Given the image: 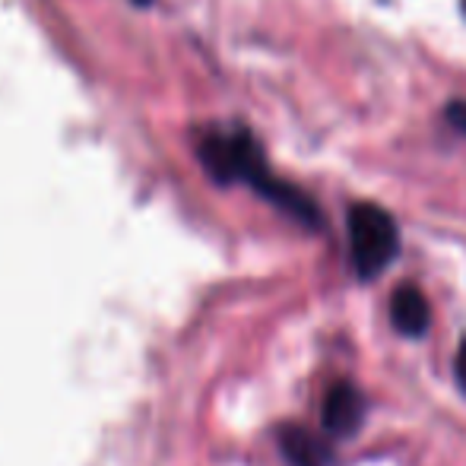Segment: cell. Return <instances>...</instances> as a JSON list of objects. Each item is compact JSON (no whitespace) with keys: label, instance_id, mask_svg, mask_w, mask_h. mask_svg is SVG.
Returning a JSON list of instances; mask_svg holds the SVG:
<instances>
[{"label":"cell","instance_id":"6da1fadb","mask_svg":"<svg viewBox=\"0 0 466 466\" xmlns=\"http://www.w3.org/2000/svg\"><path fill=\"white\" fill-rule=\"evenodd\" d=\"M197 153H200L203 166H207V172L216 181H222V185H235V181L248 185L270 203H277L282 213L299 219L301 226H324V213L318 209V203L301 187L289 185V181L273 175L270 162L264 156V147H260L258 137L245 124H213V127H203L200 140H197Z\"/></svg>","mask_w":466,"mask_h":466},{"label":"cell","instance_id":"7a4b0ae2","mask_svg":"<svg viewBox=\"0 0 466 466\" xmlns=\"http://www.w3.org/2000/svg\"><path fill=\"white\" fill-rule=\"evenodd\" d=\"M346 232H350V258L359 279H378L397 260L400 226L380 203H352L346 213Z\"/></svg>","mask_w":466,"mask_h":466},{"label":"cell","instance_id":"3957f363","mask_svg":"<svg viewBox=\"0 0 466 466\" xmlns=\"http://www.w3.org/2000/svg\"><path fill=\"white\" fill-rule=\"evenodd\" d=\"M320 422L330 438H352L365 422V397L352 380H337V384L327 390L324 410H320Z\"/></svg>","mask_w":466,"mask_h":466},{"label":"cell","instance_id":"277c9868","mask_svg":"<svg viewBox=\"0 0 466 466\" xmlns=\"http://www.w3.org/2000/svg\"><path fill=\"white\" fill-rule=\"evenodd\" d=\"M390 324L403 337H422L431 327V305L425 292L412 282L393 289L390 295Z\"/></svg>","mask_w":466,"mask_h":466},{"label":"cell","instance_id":"5b68a950","mask_svg":"<svg viewBox=\"0 0 466 466\" xmlns=\"http://www.w3.org/2000/svg\"><path fill=\"white\" fill-rule=\"evenodd\" d=\"M279 448L289 466H339V457L333 454L330 444L301 425H282Z\"/></svg>","mask_w":466,"mask_h":466},{"label":"cell","instance_id":"8992f818","mask_svg":"<svg viewBox=\"0 0 466 466\" xmlns=\"http://www.w3.org/2000/svg\"><path fill=\"white\" fill-rule=\"evenodd\" d=\"M444 115H448V121L454 124L457 130H463L466 134V98H454V102H448Z\"/></svg>","mask_w":466,"mask_h":466},{"label":"cell","instance_id":"52a82bcc","mask_svg":"<svg viewBox=\"0 0 466 466\" xmlns=\"http://www.w3.org/2000/svg\"><path fill=\"white\" fill-rule=\"evenodd\" d=\"M454 378H457V387H461V393L466 397V337L461 339V346H457V356H454Z\"/></svg>","mask_w":466,"mask_h":466},{"label":"cell","instance_id":"ba28073f","mask_svg":"<svg viewBox=\"0 0 466 466\" xmlns=\"http://www.w3.org/2000/svg\"><path fill=\"white\" fill-rule=\"evenodd\" d=\"M463 10H466V0H463Z\"/></svg>","mask_w":466,"mask_h":466}]
</instances>
